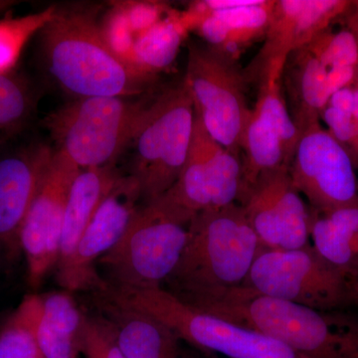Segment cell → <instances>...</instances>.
I'll list each match as a JSON object with an SVG mask.
<instances>
[{"instance_id": "obj_17", "label": "cell", "mask_w": 358, "mask_h": 358, "mask_svg": "<svg viewBox=\"0 0 358 358\" xmlns=\"http://www.w3.org/2000/svg\"><path fill=\"white\" fill-rule=\"evenodd\" d=\"M99 296V308L114 331L124 358H182L178 334L152 315Z\"/></svg>"}, {"instance_id": "obj_4", "label": "cell", "mask_w": 358, "mask_h": 358, "mask_svg": "<svg viewBox=\"0 0 358 358\" xmlns=\"http://www.w3.org/2000/svg\"><path fill=\"white\" fill-rule=\"evenodd\" d=\"M194 117L183 79L148 103L127 148L128 174L138 181L143 204L159 199L178 180L192 145Z\"/></svg>"}, {"instance_id": "obj_25", "label": "cell", "mask_w": 358, "mask_h": 358, "mask_svg": "<svg viewBox=\"0 0 358 358\" xmlns=\"http://www.w3.org/2000/svg\"><path fill=\"white\" fill-rule=\"evenodd\" d=\"M34 107L29 84L13 71L0 73V143L23 128Z\"/></svg>"}, {"instance_id": "obj_10", "label": "cell", "mask_w": 358, "mask_h": 358, "mask_svg": "<svg viewBox=\"0 0 358 358\" xmlns=\"http://www.w3.org/2000/svg\"><path fill=\"white\" fill-rule=\"evenodd\" d=\"M355 171L350 154L322 124L301 136L289 166L296 192L317 212L358 204Z\"/></svg>"}, {"instance_id": "obj_15", "label": "cell", "mask_w": 358, "mask_h": 358, "mask_svg": "<svg viewBox=\"0 0 358 358\" xmlns=\"http://www.w3.org/2000/svg\"><path fill=\"white\" fill-rule=\"evenodd\" d=\"M53 154L39 143L0 159V248L8 253L21 251V227Z\"/></svg>"}, {"instance_id": "obj_1", "label": "cell", "mask_w": 358, "mask_h": 358, "mask_svg": "<svg viewBox=\"0 0 358 358\" xmlns=\"http://www.w3.org/2000/svg\"><path fill=\"white\" fill-rule=\"evenodd\" d=\"M95 13L81 6L52 10L39 30L43 69L73 99L136 98L150 88L157 77L143 72L112 48Z\"/></svg>"}, {"instance_id": "obj_30", "label": "cell", "mask_w": 358, "mask_h": 358, "mask_svg": "<svg viewBox=\"0 0 358 358\" xmlns=\"http://www.w3.org/2000/svg\"><path fill=\"white\" fill-rule=\"evenodd\" d=\"M16 3L17 1H14V0H0V15L10 9L11 7L16 6Z\"/></svg>"}, {"instance_id": "obj_14", "label": "cell", "mask_w": 358, "mask_h": 358, "mask_svg": "<svg viewBox=\"0 0 358 358\" xmlns=\"http://www.w3.org/2000/svg\"><path fill=\"white\" fill-rule=\"evenodd\" d=\"M352 0H275L265 44L244 71L247 81L258 79L273 62H286L292 52L308 46L320 33L341 20Z\"/></svg>"}, {"instance_id": "obj_28", "label": "cell", "mask_w": 358, "mask_h": 358, "mask_svg": "<svg viewBox=\"0 0 358 358\" xmlns=\"http://www.w3.org/2000/svg\"><path fill=\"white\" fill-rule=\"evenodd\" d=\"M81 355L85 358H124L109 320L103 315H86Z\"/></svg>"}, {"instance_id": "obj_12", "label": "cell", "mask_w": 358, "mask_h": 358, "mask_svg": "<svg viewBox=\"0 0 358 358\" xmlns=\"http://www.w3.org/2000/svg\"><path fill=\"white\" fill-rule=\"evenodd\" d=\"M80 169L54 150L53 157L26 214L20 230L21 252L30 286L37 288L56 268L71 186Z\"/></svg>"}, {"instance_id": "obj_11", "label": "cell", "mask_w": 358, "mask_h": 358, "mask_svg": "<svg viewBox=\"0 0 358 358\" xmlns=\"http://www.w3.org/2000/svg\"><path fill=\"white\" fill-rule=\"evenodd\" d=\"M141 202L138 181L122 174L90 221L72 255L56 268L57 281L64 291L96 292L105 287L96 272V263L120 241Z\"/></svg>"}, {"instance_id": "obj_19", "label": "cell", "mask_w": 358, "mask_h": 358, "mask_svg": "<svg viewBox=\"0 0 358 358\" xmlns=\"http://www.w3.org/2000/svg\"><path fill=\"white\" fill-rule=\"evenodd\" d=\"M85 320L69 292L35 294L34 331L45 357H79Z\"/></svg>"}, {"instance_id": "obj_18", "label": "cell", "mask_w": 358, "mask_h": 358, "mask_svg": "<svg viewBox=\"0 0 358 358\" xmlns=\"http://www.w3.org/2000/svg\"><path fill=\"white\" fill-rule=\"evenodd\" d=\"M282 92L289 115L300 136L322 124V114L331 99L327 69L306 47L287 57L282 75Z\"/></svg>"}, {"instance_id": "obj_3", "label": "cell", "mask_w": 358, "mask_h": 358, "mask_svg": "<svg viewBox=\"0 0 358 358\" xmlns=\"http://www.w3.org/2000/svg\"><path fill=\"white\" fill-rule=\"evenodd\" d=\"M272 336L312 358H358V317L319 310L241 286L193 308Z\"/></svg>"}, {"instance_id": "obj_6", "label": "cell", "mask_w": 358, "mask_h": 358, "mask_svg": "<svg viewBox=\"0 0 358 358\" xmlns=\"http://www.w3.org/2000/svg\"><path fill=\"white\" fill-rule=\"evenodd\" d=\"M242 286L319 310L358 308V280L334 268L308 244L261 248Z\"/></svg>"}, {"instance_id": "obj_20", "label": "cell", "mask_w": 358, "mask_h": 358, "mask_svg": "<svg viewBox=\"0 0 358 358\" xmlns=\"http://www.w3.org/2000/svg\"><path fill=\"white\" fill-rule=\"evenodd\" d=\"M121 176L115 164L80 169L71 186L66 203L60 255L56 268L72 255L90 221Z\"/></svg>"}, {"instance_id": "obj_2", "label": "cell", "mask_w": 358, "mask_h": 358, "mask_svg": "<svg viewBox=\"0 0 358 358\" xmlns=\"http://www.w3.org/2000/svg\"><path fill=\"white\" fill-rule=\"evenodd\" d=\"M260 249L242 205L202 212L189 224L182 255L162 288L199 307L241 287Z\"/></svg>"}, {"instance_id": "obj_26", "label": "cell", "mask_w": 358, "mask_h": 358, "mask_svg": "<svg viewBox=\"0 0 358 358\" xmlns=\"http://www.w3.org/2000/svg\"><path fill=\"white\" fill-rule=\"evenodd\" d=\"M334 31L324 30L308 43L307 48L326 69L358 68V42L348 26Z\"/></svg>"}, {"instance_id": "obj_13", "label": "cell", "mask_w": 358, "mask_h": 358, "mask_svg": "<svg viewBox=\"0 0 358 358\" xmlns=\"http://www.w3.org/2000/svg\"><path fill=\"white\" fill-rule=\"evenodd\" d=\"M261 248L293 250L310 244V210L288 166L262 174L240 200Z\"/></svg>"}, {"instance_id": "obj_22", "label": "cell", "mask_w": 358, "mask_h": 358, "mask_svg": "<svg viewBox=\"0 0 358 358\" xmlns=\"http://www.w3.org/2000/svg\"><path fill=\"white\" fill-rule=\"evenodd\" d=\"M192 30L185 11H171L157 24L136 36L131 62L143 72L159 76V73L173 65L181 45Z\"/></svg>"}, {"instance_id": "obj_24", "label": "cell", "mask_w": 358, "mask_h": 358, "mask_svg": "<svg viewBox=\"0 0 358 358\" xmlns=\"http://www.w3.org/2000/svg\"><path fill=\"white\" fill-rule=\"evenodd\" d=\"M35 294L26 296L0 329V358H46L34 331Z\"/></svg>"}, {"instance_id": "obj_21", "label": "cell", "mask_w": 358, "mask_h": 358, "mask_svg": "<svg viewBox=\"0 0 358 358\" xmlns=\"http://www.w3.org/2000/svg\"><path fill=\"white\" fill-rule=\"evenodd\" d=\"M310 210L313 248L334 268L358 280V204Z\"/></svg>"}, {"instance_id": "obj_5", "label": "cell", "mask_w": 358, "mask_h": 358, "mask_svg": "<svg viewBox=\"0 0 358 358\" xmlns=\"http://www.w3.org/2000/svg\"><path fill=\"white\" fill-rule=\"evenodd\" d=\"M136 98L74 99L54 110L44 121L54 150L79 169L114 166L150 103Z\"/></svg>"}, {"instance_id": "obj_8", "label": "cell", "mask_w": 358, "mask_h": 358, "mask_svg": "<svg viewBox=\"0 0 358 358\" xmlns=\"http://www.w3.org/2000/svg\"><path fill=\"white\" fill-rule=\"evenodd\" d=\"M117 300L152 315L181 341L226 358H312L272 336L195 310L162 288L121 289Z\"/></svg>"}, {"instance_id": "obj_27", "label": "cell", "mask_w": 358, "mask_h": 358, "mask_svg": "<svg viewBox=\"0 0 358 358\" xmlns=\"http://www.w3.org/2000/svg\"><path fill=\"white\" fill-rule=\"evenodd\" d=\"M52 10L49 9L38 15L0 21V73L13 69L26 41L48 20Z\"/></svg>"}, {"instance_id": "obj_23", "label": "cell", "mask_w": 358, "mask_h": 358, "mask_svg": "<svg viewBox=\"0 0 358 358\" xmlns=\"http://www.w3.org/2000/svg\"><path fill=\"white\" fill-rule=\"evenodd\" d=\"M241 150H244L245 157L238 203L262 174L281 166L289 167L281 136L256 110H251L245 127Z\"/></svg>"}, {"instance_id": "obj_9", "label": "cell", "mask_w": 358, "mask_h": 358, "mask_svg": "<svg viewBox=\"0 0 358 358\" xmlns=\"http://www.w3.org/2000/svg\"><path fill=\"white\" fill-rule=\"evenodd\" d=\"M186 86L202 124L217 143L239 155L251 114L247 106L244 71L210 47L188 45Z\"/></svg>"}, {"instance_id": "obj_7", "label": "cell", "mask_w": 358, "mask_h": 358, "mask_svg": "<svg viewBox=\"0 0 358 358\" xmlns=\"http://www.w3.org/2000/svg\"><path fill=\"white\" fill-rule=\"evenodd\" d=\"M188 227L152 202L141 205L120 241L96 263L105 287L162 288L182 255Z\"/></svg>"}, {"instance_id": "obj_16", "label": "cell", "mask_w": 358, "mask_h": 358, "mask_svg": "<svg viewBox=\"0 0 358 358\" xmlns=\"http://www.w3.org/2000/svg\"><path fill=\"white\" fill-rule=\"evenodd\" d=\"M275 0H250L248 4L228 10L200 13L187 9L193 30L207 46L233 61L250 44L265 36Z\"/></svg>"}, {"instance_id": "obj_29", "label": "cell", "mask_w": 358, "mask_h": 358, "mask_svg": "<svg viewBox=\"0 0 358 358\" xmlns=\"http://www.w3.org/2000/svg\"><path fill=\"white\" fill-rule=\"evenodd\" d=\"M338 23L348 26L355 33L358 42V0H352L350 8L338 21Z\"/></svg>"}]
</instances>
